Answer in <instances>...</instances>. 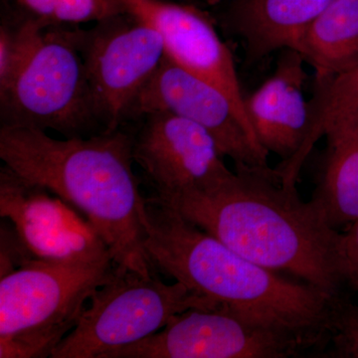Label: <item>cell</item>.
Here are the masks:
<instances>
[{
	"instance_id": "obj_4",
	"label": "cell",
	"mask_w": 358,
	"mask_h": 358,
	"mask_svg": "<svg viewBox=\"0 0 358 358\" xmlns=\"http://www.w3.org/2000/svg\"><path fill=\"white\" fill-rule=\"evenodd\" d=\"M114 268L34 259L0 277V358L51 357Z\"/></svg>"
},
{
	"instance_id": "obj_19",
	"label": "cell",
	"mask_w": 358,
	"mask_h": 358,
	"mask_svg": "<svg viewBox=\"0 0 358 358\" xmlns=\"http://www.w3.org/2000/svg\"><path fill=\"white\" fill-rule=\"evenodd\" d=\"M329 331L334 333V353L338 357L358 358V305L334 301Z\"/></svg>"
},
{
	"instance_id": "obj_17",
	"label": "cell",
	"mask_w": 358,
	"mask_h": 358,
	"mask_svg": "<svg viewBox=\"0 0 358 358\" xmlns=\"http://www.w3.org/2000/svg\"><path fill=\"white\" fill-rule=\"evenodd\" d=\"M358 133V60L329 79H317L310 102L308 154L322 136L331 143Z\"/></svg>"
},
{
	"instance_id": "obj_12",
	"label": "cell",
	"mask_w": 358,
	"mask_h": 358,
	"mask_svg": "<svg viewBox=\"0 0 358 358\" xmlns=\"http://www.w3.org/2000/svg\"><path fill=\"white\" fill-rule=\"evenodd\" d=\"M124 13L145 21L159 33L166 55L181 68L227 96L259 145L245 109L236 66L210 17L195 4L171 0H117Z\"/></svg>"
},
{
	"instance_id": "obj_20",
	"label": "cell",
	"mask_w": 358,
	"mask_h": 358,
	"mask_svg": "<svg viewBox=\"0 0 358 358\" xmlns=\"http://www.w3.org/2000/svg\"><path fill=\"white\" fill-rule=\"evenodd\" d=\"M6 220V219H3ZM1 260H0V277L13 272L16 268L34 260V257L26 248L13 224L2 221L1 223Z\"/></svg>"
},
{
	"instance_id": "obj_10",
	"label": "cell",
	"mask_w": 358,
	"mask_h": 358,
	"mask_svg": "<svg viewBox=\"0 0 358 358\" xmlns=\"http://www.w3.org/2000/svg\"><path fill=\"white\" fill-rule=\"evenodd\" d=\"M143 119L133 136V155L154 188V196L206 192L232 173L215 140L202 127L169 113Z\"/></svg>"
},
{
	"instance_id": "obj_9",
	"label": "cell",
	"mask_w": 358,
	"mask_h": 358,
	"mask_svg": "<svg viewBox=\"0 0 358 358\" xmlns=\"http://www.w3.org/2000/svg\"><path fill=\"white\" fill-rule=\"evenodd\" d=\"M0 216L13 224L35 259L54 263L113 261L109 249L88 219L57 195L0 169Z\"/></svg>"
},
{
	"instance_id": "obj_6",
	"label": "cell",
	"mask_w": 358,
	"mask_h": 358,
	"mask_svg": "<svg viewBox=\"0 0 358 358\" xmlns=\"http://www.w3.org/2000/svg\"><path fill=\"white\" fill-rule=\"evenodd\" d=\"M90 301L77 326L50 357L103 358L157 333L178 313L220 306L181 282L164 284L155 274L143 275L117 266Z\"/></svg>"
},
{
	"instance_id": "obj_22",
	"label": "cell",
	"mask_w": 358,
	"mask_h": 358,
	"mask_svg": "<svg viewBox=\"0 0 358 358\" xmlns=\"http://www.w3.org/2000/svg\"><path fill=\"white\" fill-rule=\"evenodd\" d=\"M26 13L42 20L48 25H55V15L60 0H13Z\"/></svg>"
},
{
	"instance_id": "obj_3",
	"label": "cell",
	"mask_w": 358,
	"mask_h": 358,
	"mask_svg": "<svg viewBox=\"0 0 358 358\" xmlns=\"http://www.w3.org/2000/svg\"><path fill=\"white\" fill-rule=\"evenodd\" d=\"M141 221L154 271L305 346L329 331L336 299L313 285L289 281L252 262L155 197L145 199Z\"/></svg>"
},
{
	"instance_id": "obj_23",
	"label": "cell",
	"mask_w": 358,
	"mask_h": 358,
	"mask_svg": "<svg viewBox=\"0 0 358 358\" xmlns=\"http://www.w3.org/2000/svg\"><path fill=\"white\" fill-rule=\"evenodd\" d=\"M171 1L182 2V3H190L189 0H171Z\"/></svg>"
},
{
	"instance_id": "obj_21",
	"label": "cell",
	"mask_w": 358,
	"mask_h": 358,
	"mask_svg": "<svg viewBox=\"0 0 358 358\" xmlns=\"http://www.w3.org/2000/svg\"><path fill=\"white\" fill-rule=\"evenodd\" d=\"M339 257L345 282L358 294V220L341 232Z\"/></svg>"
},
{
	"instance_id": "obj_13",
	"label": "cell",
	"mask_w": 358,
	"mask_h": 358,
	"mask_svg": "<svg viewBox=\"0 0 358 358\" xmlns=\"http://www.w3.org/2000/svg\"><path fill=\"white\" fill-rule=\"evenodd\" d=\"M306 61L298 51L284 49L277 68L265 83L247 98L245 109L259 145L282 162L277 167L298 180L308 157L310 102L303 96Z\"/></svg>"
},
{
	"instance_id": "obj_15",
	"label": "cell",
	"mask_w": 358,
	"mask_h": 358,
	"mask_svg": "<svg viewBox=\"0 0 358 358\" xmlns=\"http://www.w3.org/2000/svg\"><path fill=\"white\" fill-rule=\"evenodd\" d=\"M315 68L317 79H329L358 60V0H333L294 45Z\"/></svg>"
},
{
	"instance_id": "obj_5",
	"label": "cell",
	"mask_w": 358,
	"mask_h": 358,
	"mask_svg": "<svg viewBox=\"0 0 358 358\" xmlns=\"http://www.w3.org/2000/svg\"><path fill=\"white\" fill-rule=\"evenodd\" d=\"M1 126L96 134L100 124L80 51L78 25H51L40 35L13 82L0 92Z\"/></svg>"
},
{
	"instance_id": "obj_7",
	"label": "cell",
	"mask_w": 358,
	"mask_h": 358,
	"mask_svg": "<svg viewBox=\"0 0 358 358\" xmlns=\"http://www.w3.org/2000/svg\"><path fill=\"white\" fill-rule=\"evenodd\" d=\"M80 51L96 117L105 131L119 129L166 56L159 32L122 13L80 28Z\"/></svg>"
},
{
	"instance_id": "obj_11",
	"label": "cell",
	"mask_w": 358,
	"mask_h": 358,
	"mask_svg": "<svg viewBox=\"0 0 358 358\" xmlns=\"http://www.w3.org/2000/svg\"><path fill=\"white\" fill-rule=\"evenodd\" d=\"M169 113L206 129L223 157L237 164H268V154L252 140L225 94L181 68L169 56L136 98L129 120Z\"/></svg>"
},
{
	"instance_id": "obj_16",
	"label": "cell",
	"mask_w": 358,
	"mask_h": 358,
	"mask_svg": "<svg viewBox=\"0 0 358 358\" xmlns=\"http://www.w3.org/2000/svg\"><path fill=\"white\" fill-rule=\"evenodd\" d=\"M312 200L334 229L358 220V133L329 143L324 171Z\"/></svg>"
},
{
	"instance_id": "obj_1",
	"label": "cell",
	"mask_w": 358,
	"mask_h": 358,
	"mask_svg": "<svg viewBox=\"0 0 358 358\" xmlns=\"http://www.w3.org/2000/svg\"><path fill=\"white\" fill-rule=\"evenodd\" d=\"M296 181L268 164H237L211 189L159 199L252 262L287 272L334 299L345 284L341 232Z\"/></svg>"
},
{
	"instance_id": "obj_14",
	"label": "cell",
	"mask_w": 358,
	"mask_h": 358,
	"mask_svg": "<svg viewBox=\"0 0 358 358\" xmlns=\"http://www.w3.org/2000/svg\"><path fill=\"white\" fill-rule=\"evenodd\" d=\"M333 0H231L220 16L226 31L244 42L250 62L293 49Z\"/></svg>"
},
{
	"instance_id": "obj_8",
	"label": "cell",
	"mask_w": 358,
	"mask_h": 358,
	"mask_svg": "<svg viewBox=\"0 0 358 358\" xmlns=\"http://www.w3.org/2000/svg\"><path fill=\"white\" fill-rule=\"evenodd\" d=\"M303 348L288 334L217 306L178 313L157 333L103 358H286Z\"/></svg>"
},
{
	"instance_id": "obj_2",
	"label": "cell",
	"mask_w": 358,
	"mask_h": 358,
	"mask_svg": "<svg viewBox=\"0 0 358 358\" xmlns=\"http://www.w3.org/2000/svg\"><path fill=\"white\" fill-rule=\"evenodd\" d=\"M0 159L83 214L103 238L115 266L155 274L143 246L145 197L134 171L131 134L119 129L58 140L41 129L1 126Z\"/></svg>"
},
{
	"instance_id": "obj_18",
	"label": "cell",
	"mask_w": 358,
	"mask_h": 358,
	"mask_svg": "<svg viewBox=\"0 0 358 358\" xmlns=\"http://www.w3.org/2000/svg\"><path fill=\"white\" fill-rule=\"evenodd\" d=\"M4 4L0 24V92L10 85L31 53L47 23L33 17L14 3Z\"/></svg>"
}]
</instances>
